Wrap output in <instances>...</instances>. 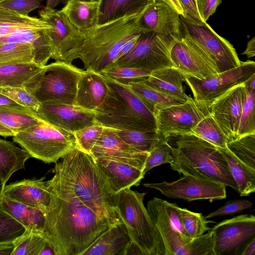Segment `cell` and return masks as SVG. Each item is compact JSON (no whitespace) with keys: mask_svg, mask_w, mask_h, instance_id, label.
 Masks as SVG:
<instances>
[{"mask_svg":"<svg viewBox=\"0 0 255 255\" xmlns=\"http://www.w3.org/2000/svg\"><path fill=\"white\" fill-rule=\"evenodd\" d=\"M61 159L47 181L50 200L44 232L57 255H82L122 221L118 194L91 154L77 147Z\"/></svg>","mask_w":255,"mask_h":255,"instance_id":"1","label":"cell"},{"mask_svg":"<svg viewBox=\"0 0 255 255\" xmlns=\"http://www.w3.org/2000/svg\"><path fill=\"white\" fill-rule=\"evenodd\" d=\"M166 138L172 148V170L215 181L238 191L228 162L218 147L191 133L173 134Z\"/></svg>","mask_w":255,"mask_h":255,"instance_id":"2","label":"cell"},{"mask_svg":"<svg viewBox=\"0 0 255 255\" xmlns=\"http://www.w3.org/2000/svg\"><path fill=\"white\" fill-rule=\"evenodd\" d=\"M142 10L81 30L85 40L78 58L86 70L100 73L115 61L127 41L142 33L138 24Z\"/></svg>","mask_w":255,"mask_h":255,"instance_id":"3","label":"cell"},{"mask_svg":"<svg viewBox=\"0 0 255 255\" xmlns=\"http://www.w3.org/2000/svg\"><path fill=\"white\" fill-rule=\"evenodd\" d=\"M146 193L126 188L118 193L117 206L132 243L143 255H165L163 242L143 204Z\"/></svg>","mask_w":255,"mask_h":255,"instance_id":"4","label":"cell"},{"mask_svg":"<svg viewBox=\"0 0 255 255\" xmlns=\"http://www.w3.org/2000/svg\"><path fill=\"white\" fill-rule=\"evenodd\" d=\"M84 71L72 63L55 61L44 66L25 88L40 103L74 105Z\"/></svg>","mask_w":255,"mask_h":255,"instance_id":"5","label":"cell"},{"mask_svg":"<svg viewBox=\"0 0 255 255\" xmlns=\"http://www.w3.org/2000/svg\"><path fill=\"white\" fill-rule=\"evenodd\" d=\"M13 140L31 157L46 163H56L77 147L73 133L44 121L16 133Z\"/></svg>","mask_w":255,"mask_h":255,"instance_id":"6","label":"cell"},{"mask_svg":"<svg viewBox=\"0 0 255 255\" xmlns=\"http://www.w3.org/2000/svg\"><path fill=\"white\" fill-rule=\"evenodd\" d=\"M177 37L153 31L142 33L132 49L108 68L130 67L152 72L173 67L170 53Z\"/></svg>","mask_w":255,"mask_h":255,"instance_id":"7","label":"cell"},{"mask_svg":"<svg viewBox=\"0 0 255 255\" xmlns=\"http://www.w3.org/2000/svg\"><path fill=\"white\" fill-rule=\"evenodd\" d=\"M39 14L52 26L46 30L53 47L52 58L57 62L72 63L78 58L84 42L82 31L72 25L61 10L45 7Z\"/></svg>","mask_w":255,"mask_h":255,"instance_id":"8","label":"cell"},{"mask_svg":"<svg viewBox=\"0 0 255 255\" xmlns=\"http://www.w3.org/2000/svg\"><path fill=\"white\" fill-rule=\"evenodd\" d=\"M180 31L198 43L215 62L219 73L240 66L241 61L233 45L207 23L180 15Z\"/></svg>","mask_w":255,"mask_h":255,"instance_id":"9","label":"cell"},{"mask_svg":"<svg viewBox=\"0 0 255 255\" xmlns=\"http://www.w3.org/2000/svg\"><path fill=\"white\" fill-rule=\"evenodd\" d=\"M255 74V62L251 60L241 62L240 66L210 76L199 79L185 75V81L192 92L194 99L210 105L228 91L244 84Z\"/></svg>","mask_w":255,"mask_h":255,"instance_id":"10","label":"cell"},{"mask_svg":"<svg viewBox=\"0 0 255 255\" xmlns=\"http://www.w3.org/2000/svg\"><path fill=\"white\" fill-rule=\"evenodd\" d=\"M170 57L173 67L185 75L202 80L219 73L210 55L185 33L180 32L171 49Z\"/></svg>","mask_w":255,"mask_h":255,"instance_id":"11","label":"cell"},{"mask_svg":"<svg viewBox=\"0 0 255 255\" xmlns=\"http://www.w3.org/2000/svg\"><path fill=\"white\" fill-rule=\"evenodd\" d=\"M211 230L215 255H240L246 245L255 238V217H234L219 223Z\"/></svg>","mask_w":255,"mask_h":255,"instance_id":"12","label":"cell"},{"mask_svg":"<svg viewBox=\"0 0 255 255\" xmlns=\"http://www.w3.org/2000/svg\"><path fill=\"white\" fill-rule=\"evenodd\" d=\"M93 111L96 122L104 127L127 130H156V126L137 114L120 95L109 86L104 102Z\"/></svg>","mask_w":255,"mask_h":255,"instance_id":"13","label":"cell"},{"mask_svg":"<svg viewBox=\"0 0 255 255\" xmlns=\"http://www.w3.org/2000/svg\"><path fill=\"white\" fill-rule=\"evenodd\" d=\"M209 107L194 98L168 107L155 117L156 130L165 138L173 134L191 133L193 128L210 114Z\"/></svg>","mask_w":255,"mask_h":255,"instance_id":"14","label":"cell"},{"mask_svg":"<svg viewBox=\"0 0 255 255\" xmlns=\"http://www.w3.org/2000/svg\"><path fill=\"white\" fill-rule=\"evenodd\" d=\"M143 186L155 189L169 198L188 202L202 199L212 201L227 196L225 185L190 175H184L172 182L145 183Z\"/></svg>","mask_w":255,"mask_h":255,"instance_id":"15","label":"cell"},{"mask_svg":"<svg viewBox=\"0 0 255 255\" xmlns=\"http://www.w3.org/2000/svg\"><path fill=\"white\" fill-rule=\"evenodd\" d=\"M245 96L244 84L238 85L216 99L210 106V115L223 130L228 142L238 138Z\"/></svg>","mask_w":255,"mask_h":255,"instance_id":"16","label":"cell"},{"mask_svg":"<svg viewBox=\"0 0 255 255\" xmlns=\"http://www.w3.org/2000/svg\"><path fill=\"white\" fill-rule=\"evenodd\" d=\"M36 112L44 122L73 133L96 123L93 111L74 105L43 103Z\"/></svg>","mask_w":255,"mask_h":255,"instance_id":"17","label":"cell"},{"mask_svg":"<svg viewBox=\"0 0 255 255\" xmlns=\"http://www.w3.org/2000/svg\"><path fill=\"white\" fill-rule=\"evenodd\" d=\"M91 155L95 159L103 158L124 162L144 169L147 152L140 151L121 139L112 128L104 127Z\"/></svg>","mask_w":255,"mask_h":255,"instance_id":"18","label":"cell"},{"mask_svg":"<svg viewBox=\"0 0 255 255\" xmlns=\"http://www.w3.org/2000/svg\"><path fill=\"white\" fill-rule=\"evenodd\" d=\"M163 200L154 197L147 203L149 217L163 243L165 255H188V245L170 221L164 207Z\"/></svg>","mask_w":255,"mask_h":255,"instance_id":"19","label":"cell"},{"mask_svg":"<svg viewBox=\"0 0 255 255\" xmlns=\"http://www.w3.org/2000/svg\"><path fill=\"white\" fill-rule=\"evenodd\" d=\"M142 33L153 31L178 37L180 35V15L164 2H147L138 20Z\"/></svg>","mask_w":255,"mask_h":255,"instance_id":"20","label":"cell"},{"mask_svg":"<svg viewBox=\"0 0 255 255\" xmlns=\"http://www.w3.org/2000/svg\"><path fill=\"white\" fill-rule=\"evenodd\" d=\"M44 177L25 179L5 186L2 197L39 209L44 213L50 200Z\"/></svg>","mask_w":255,"mask_h":255,"instance_id":"21","label":"cell"},{"mask_svg":"<svg viewBox=\"0 0 255 255\" xmlns=\"http://www.w3.org/2000/svg\"><path fill=\"white\" fill-rule=\"evenodd\" d=\"M108 91V86L102 74L86 70L78 82L74 105L94 111L104 102Z\"/></svg>","mask_w":255,"mask_h":255,"instance_id":"22","label":"cell"},{"mask_svg":"<svg viewBox=\"0 0 255 255\" xmlns=\"http://www.w3.org/2000/svg\"><path fill=\"white\" fill-rule=\"evenodd\" d=\"M95 160L115 194L138 185L144 178L142 169L130 164L108 159L96 158Z\"/></svg>","mask_w":255,"mask_h":255,"instance_id":"23","label":"cell"},{"mask_svg":"<svg viewBox=\"0 0 255 255\" xmlns=\"http://www.w3.org/2000/svg\"><path fill=\"white\" fill-rule=\"evenodd\" d=\"M131 243L122 221L103 233L82 255H127Z\"/></svg>","mask_w":255,"mask_h":255,"instance_id":"24","label":"cell"},{"mask_svg":"<svg viewBox=\"0 0 255 255\" xmlns=\"http://www.w3.org/2000/svg\"><path fill=\"white\" fill-rule=\"evenodd\" d=\"M185 75L174 67L151 72V74L141 81L152 89L166 96L187 101L192 98L184 89L183 82Z\"/></svg>","mask_w":255,"mask_h":255,"instance_id":"25","label":"cell"},{"mask_svg":"<svg viewBox=\"0 0 255 255\" xmlns=\"http://www.w3.org/2000/svg\"><path fill=\"white\" fill-rule=\"evenodd\" d=\"M0 42L27 44L34 50L33 62L43 67L52 58L53 47L46 30H30L0 36Z\"/></svg>","mask_w":255,"mask_h":255,"instance_id":"26","label":"cell"},{"mask_svg":"<svg viewBox=\"0 0 255 255\" xmlns=\"http://www.w3.org/2000/svg\"><path fill=\"white\" fill-rule=\"evenodd\" d=\"M51 28L41 18L24 16L0 6V36L23 31L48 30Z\"/></svg>","mask_w":255,"mask_h":255,"instance_id":"27","label":"cell"},{"mask_svg":"<svg viewBox=\"0 0 255 255\" xmlns=\"http://www.w3.org/2000/svg\"><path fill=\"white\" fill-rule=\"evenodd\" d=\"M13 243L11 255H57L44 232L33 228L26 229Z\"/></svg>","mask_w":255,"mask_h":255,"instance_id":"28","label":"cell"},{"mask_svg":"<svg viewBox=\"0 0 255 255\" xmlns=\"http://www.w3.org/2000/svg\"><path fill=\"white\" fill-rule=\"evenodd\" d=\"M98 6V0H70L61 10L72 25L83 30L96 24Z\"/></svg>","mask_w":255,"mask_h":255,"instance_id":"29","label":"cell"},{"mask_svg":"<svg viewBox=\"0 0 255 255\" xmlns=\"http://www.w3.org/2000/svg\"><path fill=\"white\" fill-rule=\"evenodd\" d=\"M96 24H103L124 16L140 12L148 0H98Z\"/></svg>","mask_w":255,"mask_h":255,"instance_id":"30","label":"cell"},{"mask_svg":"<svg viewBox=\"0 0 255 255\" xmlns=\"http://www.w3.org/2000/svg\"><path fill=\"white\" fill-rule=\"evenodd\" d=\"M0 208L10 215L25 229L33 228L44 232L45 218L39 209L6 198L0 199Z\"/></svg>","mask_w":255,"mask_h":255,"instance_id":"31","label":"cell"},{"mask_svg":"<svg viewBox=\"0 0 255 255\" xmlns=\"http://www.w3.org/2000/svg\"><path fill=\"white\" fill-rule=\"evenodd\" d=\"M43 121L36 111L22 106H0V123L15 134Z\"/></svg>","mask_w":255,"mask_h":255,"instance_id":"32","label":"cell"},{"mask_svg":"<svg viewBox=\"0 0 255 255\" xmlns=\"http://www.w3.org/2000/svg\"><path fill=\"white\" fill-rule=\"evenodd\" d=\"M43 67L32 62L0 66V87L25 88Z\"/></svg>","mask_w":255,"mask_h":255,"instance_id":"33","label":"cell"},{"mask_svg":"<svg viewBox=\"0 0 255 255\" xmlns=\"http://www.w3.org/2000/svg\"><path fill=\"white\" fill-rule=\"evenodd\" d=\"M31 157L22 148L0 138V177L5 184L16 171L24 168L25 162Z\"/></svg>","mask_w":255,"mask_h":255,"instance_id":"34","label":"cell"},{"mask_svg":"<svg viewBox=\"0 0 255 255\" xmlns=\"http://www.w3.org/2000/svg\"><path fill=\"white\" fill-rule=\"evenodd\" d=\"M126 86L155 117L160 111L168 107L186 102L163 94L142 82L132 83Z\"/></svg>","mask_w":255,"mask_h":255,"instance_id":"35","label":"cell"},{"mask_svg":"<svg viewBox=\"0 0 255 255\" xmlns=\"http://www.w3.org/2000/svg\"><path fill=\"white\" fill-rule=\"evenodd\" d=\"M218 148L228 162L240 196H246L255 192V170L240 161L227 147Z\"/></svg>","mask_w":255,"mask_h":255,"instance_id":"36","label":"cell"},{"mask_svg":"<svg viewBox=\"0 0 255 255\" xmlns=\"http://www.w3.org/2000/svg\"><path fill=\"white\" fill-rule=\"evenodd\" d=\"M123 141L135 149L149 153L158 144L166 140L157 130L142 131L113 128Z\"/></svg>","mask_w":255,"mask_h":255,"instance_id":"37","label":"cell"},{"mask_svg":"<svg viewBox=\"0 0 255 255\" xmlns=\"http://www.w3.org/2000/svg\"><path fill=\"white\" fill-rule=\"evenodd\" d=\"M191 134H194L218 147H227V139L210 113L193 128Z\"/></svg>","mask_w":255,"mask_h":255,"instance_id":"38","label":"cell"},{"mask_svg":"<svg viewBox=\"0 0 255 255\" xmlns=\"http://www.w3.org/2000/svg\"><path fill=\"white\" fill-rule=\"evenodd\" d=\"M34 57L33 48L29 44L0 42V66L33 62Z\"/></svg>","mask_w":255,"mask_h":255,"instance_id":"39","label":"cell"},{"mask_svg":"<svg viewBox=\"0 0 255 255\" xmlns=\"http://www.w3.org/2000/svg\"><path fill=\"white\" fill-rule=\"evenodd\" d=\"M227 148L240 161L255 170V133L228 142Z\"/></svg>","mask_w":255,"mask_h":255,"instance_id":"40","label":"cell"},{"mask_svg":"<svg viewBox=\"0 0 255 255\" xmlns=\"http://www.w3.org/2000/svg\"><path fill=\"white\" fill-rule=\"evenodd\" d=\"M100 73L120 84L128 85L130 83L143 81L151 74V72L134 67L118 66L108 68Z\"/></svg>","mask_w":255,"mask_h":255,"instance_id":"41","label":"cell"},{"mask_svg":"<svg viewBox=\"0 0 255 255\" xmlns=\"http://www.w3.org/2000/svg\"><path fill=\"white\" fill-rule=\"evenodd\" d=\"M179 212L184 228L187 236L191 238L200 237L211 230L208 226V221L201 213H195L186 208H179Z\"/></svg>","mask_w":255,"mask_h":255,"instance_id":"42","label":"cell"},{"mask_svg":"<svg viewBox=\"0 0 255 255\" xmlns=\"http://www.w3.org/2000/svg\"><path fill=\"white\" fill-rule=\"evenodd\" d=\"M245 96L238 130V138L255 133V90H249L245 87Z\"/></svg>","mask_w":255,"mask_h":255,"instance_id":"43","label":"cell"},{"mask_svg":"<svg viewBox=\"0 0 255 255\" xmlns=\"http://www.w3.org/2000/svg\"><path fill=\"white\" fill-rule=\"evenodd\" d=\"M25 229L21 224L0 208V243L13 242Z\"/></svg>","mask_w":255,"mask_h":255,"instance_id":"44","label":"cell"},{"mask_svg":"<svg viewBox=\"0 0 255 255\" xmlns=\"http://www.w3.org/2000/svg\"><path fill=\"white\" fill-rule=\"evenodd\" d=\"M173 161L172 148L166 140L162 141L149 153L146 158L142 173L145 174L153 167Z\"/></svg>","mask_w":255,"mask_h":255,"instance_id":"45","label":"cell"},{"mask_svg":"<svg viewBox=\"0 0 255 255\" xmlns=\"http://www.w3.org/2000/svg\"><path fill=\"white\" fill-rule=\"evenodd\" d=\"M104 127L97 123L74 133L77 147L91 154V151L99 139Z\"/></svg>","mask_w":255,"mask_h":255,"instance_id":"46","label":"cell"},{"mask_svg":"<svg viewBox=\"0 0 255 255\" xmlns=\"http://www.w3.org/2000/svg\"><path fill=\"white\" fill-rule=\"evenodd\" d=\"M0 93L2 94L18 105L36 111L40 103L25 88L0 87Z\"/></svg>","mask_w":255,"mask_h":255,"instance_id":"47","label":"cell"},{"mask_svg":"<svg viewBox=\"0 0 255 255\" xmlns=\"http://www.w3.org/2000/svg\"><path fill=\"white\" fill-rule=\"evenodd\" d=\"M41 2L42 0H4L0 6L28 16L31 11L41 7Z\"/></svg>","mask_w":255,"mask_h":255,"instance_id":"48","label":"cell"},{"mask_svg":"<svg viewBox=\"0 0 255 255\" xmlns=\"http://www.w3.org/2000/svg\"><path fill=\"white\" fill-rule=\"evenodd\" d=\"M252 206V203L245 199L230 200L225 203L218 210L210 213L205 218L209 219L216 216L237 213L245 209L250 208Z\"/></svg>","mask_w":255,"mask_h":255,"instance_id":"49","label":"cell"},{"mask_svg":"<svg viewBox=\"0 0 255 255\" xmlns=\"http://www.w3.org/2000/svg\"><path fill=\"white\" fill-rule=\"evenodd\" d=\"M221 3L222 0H196L197 8L202 21L207 22Z\"/></svg>","mask_w":255,"mask_h":255,"instance_id":"50","label":"cell"},{"mask_svg":"<svg viewBox=\"0 0 255 255\" xmlns=\"http://www.w3.org/2000/svg\"><path fill=\"white\" fill-rule=\"evenodd\" d=\"M157 0L161 1L166 3L179 15L186 16L180 0H148V2H155Z\"/></svg>","mask_w":255,"mask_h":255,"instance_id":"51","label":"cell"},{"mask_svg":"<svg viewBox=\"0 0 255 255\" xmlns=\"http://www.w3.org/2000/svg\"><path fill=\"white\" fill-rule=\"evenodd\" d=\"M140 36L133 37L127 41L120 50L114 62L127 54L132 49Z\"/></svg>","mask_w":255,"mask_h":255,"instance_id":"52","label":"cell"},{"mask_svg":"<svg viewBox=\"0 0 255 255\" xmlns=\"http://www.w3.org/2000/svg\"><path fill=\"white\" fill-rule=\"evenodd\" d=\"M246 55L248 58L253 57L255 55V37L254 36L247 43V47L242 53Z\"/></svg>","mask_w":255,"mask_h":255,"instance_id":"53","label":"cell"},{"mask_svg":"<svg viewBox=\"0 0 255 255\" xmlns=\"http://www.w3.org/2000/svg\"><path fill=\"white\" fill-rule=\"evenodd\" d=\"M13 249V242L0 243V255H11Z\"/></svg>","mask_w":255,"mask_h":255,"instance_id":"54","label":"cell"},{"mask_svg":"<svg viewBox=\"0 0 255 255\" xmlns=\"http://www.w3.org/2000/svg\"><path fill=\"white\" fill-rule=\"evenodd\" d=\"M255 255V238L253 239L244 247L240 255Z\"/></svg>","mask_w":255,"mask_h":255,"instance_id":"55","label":"cell"},{"mask_svg":"<svg viewBox=\"0 0 255 255\" xmlns=\"http://www.w3.org/2000/svg\"><path fill=\"white\" fill-rule=\"evenodd\" d=\"M18 105L6 96L0 93V106H10Z\"/></svg>","mask_w":255,"mask_h":255,"instance_id":"56","label":"cell"},{"mask_svg":"<svg viewBox=\"0 0 255 255\" xmlns=\"http://www.w3.org/2000/svg\"><path fill=\"white\" fill-rule=\"evenodd\" d=\"M15 133L10 129L0 123V135L2 136H13Z\"/></svg>","mask_w":255,"mask_h":255,"instance_id":"57","label":"cell"},{"mask_svg":"<svg viewBox=\"0 0 255 255\" xmlns=\"http://www.w3.org/2000/svg\"><path fill=\"white\" fill-rule=\"evenodd\" d=\"M255 74H254L249 79H248L244 85L248 89L255 90Z\"/></svg>","mask_w":255,"mask_h":255,"instance_id":"58","label":"cell"},{"mask_svg":"<svg viewBox=\"0 0 255 255\" xmlns=\"http://www.w3.org/2000/svg\"><path fill=\"white\" fill-rule=\"evenodd\" d=\"M61 1L62 0H46L45 7L54 9Z\"/></svg>","mask_w":255,"mask_h":255,"instance_id":"59","label":"cell"},{"mask_svg":"<svg viewBox=\"0 0 255 255\" xmlns=\"http://www.w3.org/2000/svg\"><path fill=\"white\" fill-rule=\"evenodd\" d=\"M5 184L4 183L2 179L0 177V199L2 197L3 192Z\"/></svg>","mask_w":255,"mask_h":255,"instance_id":"60","label":"cell"},{"mask_svg":"<svg viewBox=\"0 0 255 255\" xmlns=\"http://www.w3.org/2000/svg\"><path fill=\"white\" fill-rule=\"evenodd\" d=\"M70 0H62L61 2H62L63 4H64V5ZM86 0V1H89V0Z\"/></svg>","mask_w":255,"mask_h":255,"instance_id":"61","label":"cell"},{"mask_svg":"<svg viewBox=\"0 0 255 255\" xmlns=\"http://www.w3.org/2000/svg\"><path fill=\"white\" fill-rule=\"evenodd\" d=\"M2 1L0 0V3L1 2H2Z\"/></svg>","mask_w":255,"mask_h":255,"instance_id":"62","label":"cell"},{"mask_svg":"<svg viewBox=\"0 0 255 255\" xmlns=\"http://www.w3.org/2000/svg\"><path fill=\"white\" fill-rule=\"evenodd\" d=\"M1 0V1H3V0Z\"/></svg>","mask_w":255,"mask_h":255,"instance_id":"63","label":"cell"}]
</instances>
